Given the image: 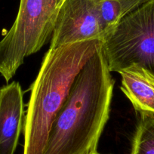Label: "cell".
I'll list each match as a JSON object with an SVG mask.
<instances>
[{"label": "cell", "instance_id": "cell-1", "mask_svg": "<svg viewBox=\"0 0 154 154\" xmlns=\"http://www.w3.org/2000/svg\"><path fill=\"white\" fill-rule=\"evenodd\" d=\"M114 80L101 45L75 77L42 154H92L109 119Z\"/></svg>", "mask_w": 154, "mask_h": 154}, {"label": "cell", "instance_id": "cell-2", "mask_svg": "<svg viewBox=\"0 0 154 154\" xmlns=\"http://www.w3.org/2000/svg\"><path fill=\"white\" fill-rule=\"evenodd\" d=\"M100 46L91 39L48 51L31 94L24 123L23 154H42L51 124L64 103L75 77Z\"/></svg>", "mask_w": 154, "mask_h": 154}, {"label": "cell", "instance_id": "cell-3", "mask_svg": "<svg viewBox=\"0 0 154 154\" xmlns=\"http://www.w3.org/2000/svg\"><path fill=\"white\" fill-rule=\"evenodd\" d=\"M62 3L61 0H20L14 24L0 41V74L5 82L51 37Z\"/></svg>", "mask_w": 154, "mask_h": 154}, {"label": "cell", "instance_id": "cell-4", "mask_svg": "<svg viewBox=\"0 0 154 154\" xmlns=\"http://www.w3.org/2000/svg\"><path fill=\"white\" fill-rule=\"evenodd\" d=\"M100 45L109 72L136 65L154 75V0H147L106 31Z\"/></svg>", "mask_w": 154, "mask_h": 154}, {"label": "cell", "instance_id": "cell-5", "mask_svg": "<svg viewBox=\"0 0 154 154\" xmlns=\"http://www.w3.org/2000/svg\"><path fill=\"white\" fill-rule=\"evenodd\" d=\"M106 32L97 0H63L54 22L50 48L91 39L101 40Z\"/></svg>", "mask_w": 154, "mask_h": 154}, {"label": "cell", "instance_id": "cell-6", "mask_svg": "<svg viewBox=\"0 0 154 154\" xmlns=\"http://www.w3.org/2000/svg\"><path fill=\"white\" fill-rule=\"evenodd\" d=\"M24 104L20 85L0 88V154H14L23 127Z\"/></svg>", "mask_w": 154, "mask_h": 154}, {"label": "cell", "instance_id": "cell-7", "mask_svg": "<svg viewBox=\"0 0 154 154\" xmlns=\"http://www.w3.org/2000/svg\"><path fill=\"white\" fill-rule=\"evenodd\" d=\"M119 73L122 76L121 89L136 112L139 115L154 114V75L136 65Z\"/></svg>", "mask_w": 154, "mask_h": 154}, {"label": "cell", "instance_id": "cell-8", "mask_svg": "<svg viewBox=\"0 0 154 154\" xmlns=\"http://www.w3.org/2000/svg\"><path fill=\"white\" fill-rule=\"evenodd\" d=\"M147 0H97L100 20L106 31Z\"/></svg>", "mask_w": 154, "mask_h": 154}, {"label": "cell", "instance_id": "cell-9", "mask_svg": "<svg viewBox=\"0 0 154 154\" xmlns=\"http://www.w3.org/2000/svg\"><path fill=\"white\" fill-rule=\"evenodd\" d=\"M131 154H154V114H141Z\"/></svg>", "mask_w": 154, "mask_h": 154}, {"label": "cell", "instance_id": "cell-10", "mask_svg": "<svg viewBox=\"0 0 154 154\" xmlns=\"http://www.w3.org/2000/svg\"><path fill=\"white\" fill-rule=\"evenodd\" d=\"M92 154H100V153H99V152H94V153H92Z\"/></svg>", "mask_w": 154, "mask_h": 154}, {"label": "cell", "instance_id": "cell-11", "mask_svg": "<svg viewBox=\"0 0 154 154\" xmlns=\"http://www.w3.org/2000/svg\"><path fill=\"white\" fill-rule=\"evenodd\" d=\"M61 1H63V0H61Z\"/></svg>", "mask_w": 154, "mask_h": 154}, {"label": "cell", "instance_id": "cell-12", "mask_svg": "<svg viewBox=\"0 0 154 154\" xmlns=\"http://www.w3.org/2000/svg\"><path fill=\"white\" fill-rule=\"evenodd\" d=\"M130 154H131V153H130Z\"/></svg>", "mask_w": 154, "mask_h": 154}]
</instances>
